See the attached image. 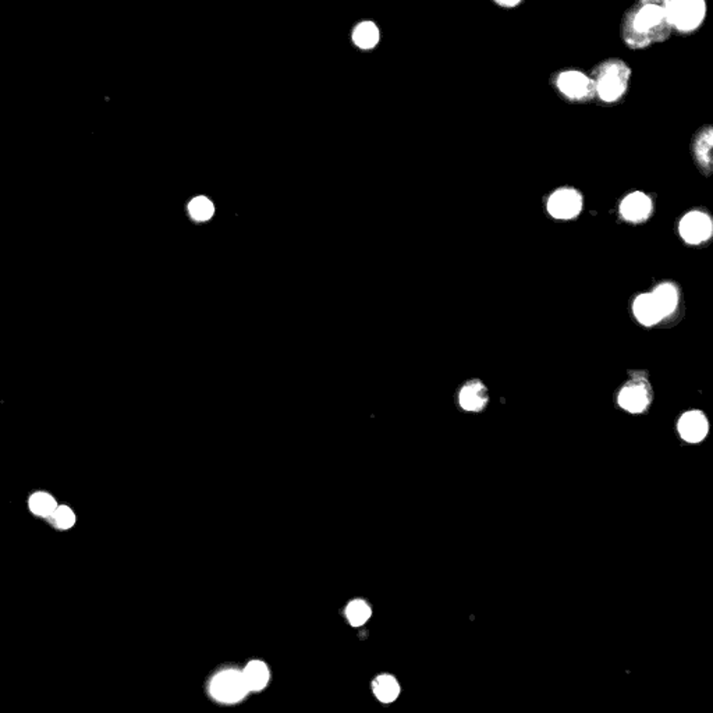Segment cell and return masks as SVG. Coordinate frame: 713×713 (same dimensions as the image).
Wrapping results in <instances>:
<instances>
[{
	"label": "cell",
	"mask_w": 713,
	"mask_h": 713,
	"mask_svg": "<svg viewBox=\"0 0 713 713\" xmlns=\"http://www.w3.org/2000/svg\"><path fill=\"white\" fill-rule=\"evenodd\" d=\"M556 87L558 93L570 100L589 99L595 93L592 80L587 74L577 70L560 73L556 78Z\"/></svg>",
	"instance_id": "6"
},
{
	"label": "cell",
	"mask_w": 713,
	"mask_h": 713,
	"mask_svg": "<svg viewBox=\"0 0 713 713\" xmlns=\"http://www.w3.org/2000/svg\"><path fill=\"white\" fill-rule=\"evenodd\" d=\"M652 212L651 198L644 192L635 191L627 195L620 204L621 217L628 222H642L650 217Z\"/></svg>",
	"instance_id": "10"
},
{
	"label": "cell",
	"mask_w": 713,
	"mask_h": 713,
	"mask_svg": "<svg viewBox=\"0 0 713 713\" xmlns=\"http://www.w3.org/2000/svg\"><path fill=\"white\" fill-rule=\"evenodd\" d=\"M652 296L655 297L663 318L670 316L679 306V291L672 283H663L657 286L652 291Z\"/></svg>",
	"instance_id": "14"
},
{
	"label": "cell",
	"mask_w": 713,
	"mask_h": 713,
	"mask_svg": "<svg viewBox=\"0 0 713 713\" xmlns=\"http://www.w3.org/2000/svg\"><path fill=\"white\" fill-rule=\"evenodd\" d=\"M583 209V197L573 188H560L548 201V212L556 219H573Z\"/></svg>",
	"instance_id": "8"
},
{
	"label": "cell",
	"mask_w": 713,
	"mask_h": 713,
	"mask_svg": "<svg viewBox=\"0 0 713 713\" xmlns=\"http://www.w3.org/2000/svg\"><path fill=\"white\" fill-rule=\"evenodd\" d=\"M495 1L503 7H514V6L520 4L523 0H495Z\"/></svg>",
	"instance_id": "22"
},
{
	"label": "cell",
	"mask_w": 713,
	"mask_h": 713,
	"mask_svg": "<svg viewBox=\"0 0 713 713\" xmlns=\"http://www.w3.org/2000/svg\"><path fill=\"white\" fill-rule=\"evenodd\" d=\"M663 7L670 27L684 33L698 30L707 16L705 0H666Z\"/></svg>",
	"instance_id": "3"
},
{
	"label": "cell",
	"mask_w": 713,
	"mask_h": 713,
	"mask_svg": "<svg viewBox=\"0 0 713 713\" xmlns=\"http://www.w3.org/2000/svg\"><path fill=\"white\" fill-rule=\"evenodd\" d=\"M188 211L195 220L204 222V220H208L209 217H212L214 212H215V208L209 199H207L205 197H198L189 202Z\"/></svg>",
	"instance_id": "18"
},
{
	"label": "cell",
	"mask_w": 713,
	"mask_h": 713,
	"mask_svg": "<svg viewBox=\"0 0 713 713\" xmlns=\"http://www.w3.org/2000/svg\"><path fill=\"white\" fill-rule=\"evenodd\" d=\"M618 400L621 408L631 414L644 412L651 404V387L644 378H634L621 387Z\"/></svg>",
	"instance_id": "5"
},
{
	"label": "cell",
	"mask_w": 713,
	"mask_h": 713,
	"mask_svg": "<svg viewBox=\"0 0 713 713\" xmlns=\"http://www.w3.org/2000/svg\"><path fill=\"white\" fill-rule=\"evenodd\" d=\"M677 428L679 434L685 442L699 443L707 437L709 424L707 417L701 411H688L680 418Z\"/></svg>",
	"instance_id": "9"
},
{
	"label": "cell",
	"mask_w": 713,
	"mask_h": 713,
	"mask_svg": "<svg viewBox=\"0 0 713 713\" xmlns=\"http://www.w3.org/2000/svg\"><path fill=\"white\" fill-rule=\"evenodd\" d=\"M712 144V128L708 125L698 132V135L695 137V141H694V155H695L698 165L701 166V169H704L707 172V175H709L711 166H712V155H711Z\"/></svg>",
	"instance_id": "13"
},
{
	"label": "cell",
	"mask_w": 713,
	"mask_h": 713,
	"mask_svg": "<svg viewBox=\"0 0 713 713\" xmlns=\"http://www.w3.org/2000/svg\"><path fill=\"white\" fill-rule=\"evenodd\" d=\"M488 390L479 380H471L465 383L459 395V402L465 411L478 412L482 411L488 404Z\"/></svg>",
	"instance_id": "11"
},
{
	"label": "cell",
	"mask_w": 713,
	"mask_h": 713,
	"mask_svg": "<svg viewBox=\"0 0 713 713\" xmlns=\"http://www.w3.org/2000/svg\"><path fill=\"white\" fill-rule=\"evenodd\" d=\"M345 616L353 625H361L371 618V609L365 602L354 600L347 606Z\"/></svg>",
	"instance_id": "19"
},
{
	"label": "cell",
	"mask_w": 713,
	"mask_h": 713,
	"mask_svg": "<svg viewBox=\"0 0 713 713\" xmlns=\"http://www.w3.org/2000/svg\"><path fill=\"white\" fill-rule=\"evenodd\" d=\"M353 39L354 42L363 48V49H371L373 48L378 41H379V31L376 28V26L373 23H363L360 24L355 30H354V33H353Z\"/></svg>",
	"instance_id": "17"
},
{
	"label": "cell",
	"mask_w": 713,
	"mask_h": 713,
	"mask_svg": "<svg viewBox=\"0 0 713 713\" xmlns=\"http://www.w3.org/2000/svg\"><path fill=\"white\" fill-rule=\"evenodd\" d=\"M631 71L630 67L619 59H610L598 66L590 78L595 93L603 102H616L627 93Z\"/></svg>",
	"instance_id": "2"
},
{
	"label": "cell",
	"mask_w": 713,
	"mask_h": 713,
	"mask_svg": "<svg viewBox=\"0 0 713 713\" xmlns=\"http://www.w3.org/2000/svg\"><path fill=\"white\" fill-rule=\"evenodd\" d=\"M249 692L243 672L229 669L220 672L211 682L212 697L224 704H234L243 699Z\"/></svg>",
	"instance_id": "4"
},
{
	"label": "cell",
	"mask_w": 713,
	"mask_h": 713,
	"mask_svg": "<svg viewBox=\"0 0 713 713\" xmlns=\"http://www.w3.org/2000/svg\"><path fill=\"white\" fill-rule=\"evenodd\" d=\"M672 27L662 4L644 1L633 7L621 24L623 41L633 49L647 48L670 36Z\"/></svg>",
	"instance_id": "1"
},
{
	"label": "cell",
	"mask_w": 713,
	"mask_h": 713,
	"mask_svg": "<svg viewBox=\"0 0 713 713\" xmlns=\"http://www.w3.org/2000/svg\"><path fill=\"white\" fill-rule=\"evenodd\" d=\"M244 680L249 685V691L262 689L269 682V670L265 663L259 660H252L243 670Z\"/></svg>",
	"instance_id": "15"
},
{
	"label": "cell",
	"mask_w": 713,
	"mask_h": 713,
	"mask_svg": "<svg viewBox=\"0 0 713 713\" xmlns=\"http://www.w3.org/2000/svg\"><path fill=\"white\" fill-rule=\"evenodd\" d=\"M373 692L380 702H393L400 694V685L397 680L389 675L379 676L373 682Z\"/></svg>",
	"instance_id": "16"
},
{
	"label": "cell",
	"mask_w": 713,
	"mask_h": 713,
	"mask_svg": "<svg viewBox=\"0 0 713 713\" xmlns=\"http://www.w3.org/2000/svg\"><path fill=\"white\" fill-rule=\"evenodd\" d=\"M53 517H55V521H56L58 527L62 528V529L71 528L74 526V523H76L74 513L68 507H66V506L56 507V510L53 511Z\"/></svg>",
	"instance_id": "21"
},
{
	"label": "cell",
	"mask_w": 713,
	"mask_h": 713,
	"mask_svg": "<svg viewBox=\"0 0 713 713\" xmlns=\"http://www.w3.org/2000/svg\"><path fill=\"white\" fill-rule=\"evenodd\" d=\"M633 312L640 323L644 326H653L663 319V315L657 307V303L652 293L640 294L633 303Z\"/></svg>",
	"instance_id": "12"
},
{
	"label": "cell",
	"mask_w": 713,
	"mask_h": 713,
	"mask_svg": "<svg viewBox=\"0 0 713 713\" xmlns=\"http://www.w3.org/2000/svg\"><path fill=\"white\" fill-rule=\"evenodd\" d=\"M645 1H653V0H645Z\"/></svg>",
	"instance_id": "23"
},
{
	"label": "cell",
	"mask_w": 713,
	"mask_h": 713,
	"mask_svg": "<svg viewBox=\"0 0 713 713\" xmlns=\"http://www.w3.org/2000/svg\"><path fill=\"white\" fill-rule=\"evenodd\" d=\"M30 509L38 516H51L56 510V500L48 494H35L30 500Z\"/></svg>",
	"instance_id": "20"
},
{
	"label": "cell",
	"mask_w": 713,
	"mask_h": 713,
	"mask_svg": "<svg viewBox=\"0 0 713 713\" xmlns=\"http://www.w3.org/2000/svg\"><path fill=\"white\" fill-rule=\"evenodd\" d=\"M679 231L685 243L701 244L712 236V220L704 212L692 211L682 217Z\"/></svg>",
	"instance_id": "7"
}]
</instances>
